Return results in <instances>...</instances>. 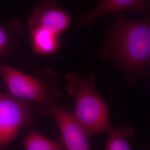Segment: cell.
Returning a JSON list of instances; mask_svg holds the SVG:
<instances>
[{"label":"cell","mask_w":150,"mask_h":150,"mask_svg":"<svg viewBox=\"0 0 150 150\" xmlns=\"http://www.w3.org/2000/svg\"><path fill=\"white\" fill-rule=\"evenodd\" d=\"M102 50L103 57L131 74L143 72L150 61V19L132 21L115 13Z\"/></svg>","instance_id":"6da1fadb"},{"label":"cell","mask_w":150,"mask_h":150,"mask_svg":"<svg viewBox=\"0 0 150 150\" xmlns=\"http://www.w3.org/2000/svg\"><path fill=\"white\" fill-rule=\"evenodd\" d=\"M95 82L92 75L69 73L65 76L67 92L75 100V116L90 136L112 129L107 106L95 87Z\"/></svg>","instance_id":"7a4b0ae2"},{"label":"cell","mask_w":150,"mask_h":150,"mask_svg":"<svg viewBox=\"0 0 150 150\" xmlns=\"http://www.w3.org/2000/svg\"><path fill=\"white\" fill-rule=\"evenodd\" d=\"M0 73L10 93L22 100L45 103L61 96L57 87L59 76L48 69L30 76L0 61Z\"/></svg>","instance_id":"3957f363"},{"label":"cell","mask_w":150,"mask_h":150,"mask_svg":"<svg viewBox=\"0 0 150 150\" xmlns=\"http://www.w3.org/2000/svg\"><path fill=\"white\" fill-rule=\"evenodd\" d=\"M33 118L31 102L0 93V149L11 144L22 128L31 126Z\"/></svg>","instance_id":"277c9868"},{"label":"cell","mask_w":150,"mask_h":150,"mask_svg":"<svg viewBox=\"0 0 150 150\" xmlns=\"http://www.w3.org/2000/svg\"><path fill=\"white\" fill-rule=\"evenodd\" d=\"M35 109L38 112L52 117L56 120L66 149L90 150V135L74 113L57 106L53 102L36 103Z\"/></svg>","instance_id":"5b68a950"},{"label":"cell","mask_w":150,"mask_h":150,"mask_svg":"<svg viewBox=\"0 0 150 150\" xmlns=\"http://www.w3.org/2000/svg\"><path fill=\"white\" fill-rule=\"evenodd\" d=\"M59 0H43L29 17V27H40L59 35L70 26L71 17L61 7Z\"/></svg>","instance_id":"8992f818"},{"label":"cell","mask_w":150,"mask_h":150,"mask_svg":"<svg viewBox=\"0 0 150 150\" xmlns=\"http://www.w3.org/2000/svg\"><path fill=\"white\" fill-rule=\"evenodd\" d=\"M150 10V0H100L91 12L79 18L83 25L87 26L102 16L121 11H129L136 13H147Z\"/></svg>","instance_id":"52a82bcc"},{"label":"cell","mask_w":150,"mask_h":150,"mask_svg":"<svg viewBox=\"0 0 150 150\" xmlns=\"http://www.w3.org/2000/svg\"><path fill=\"white\" fill-rule=\"evenodd\" d=\"M30 35L32 49L38 55H51L61 47L59 35L43 28L30 27Z\"/></svg>","instance_id":"ba28073f"},{"label":"cell","mask_w":150,"mask_h":150,"mask_svg":"<svg viewBox=\"0 0 150 150\" xmlns=\"http://www.w3.org/2000/svg\"><path fill=\"white\" fill-rule=\"evenodd\" d=\"M23 32V27L17 21L11 22L0 26V57L17 49Z\"/></svg>","instance_id":"9c48e42d"},{"label":"cell","mask_w":150,"mask_h":150,"mask_svg":"<svg viewBox=\"0 0 150 150\" xmlns=\"http://www.w3.org/2000/svg\"><path fill=\"white\" fill-rule=\"evenodd\" d=\"M27 150H62L65 149L63 143L55 142L45 137L33 129H30L22 139Z\"/></svg>","instance_id":"30bf717a"},{"label":"cell","mask_w":150,"mask_h":150,"mask_svg":"<svg viewBox=\"0 0 150 150\" xmlns=\"http://www.w3.org/2000/svg\"><path fill=\"white\" fill-rule=\"evenodd\" d=\"M134 134V128L131 126L111 129L109 131L105 150H131L129 139Z\"/></svg>","instance_id":"8fae6325"}]
</instances>
